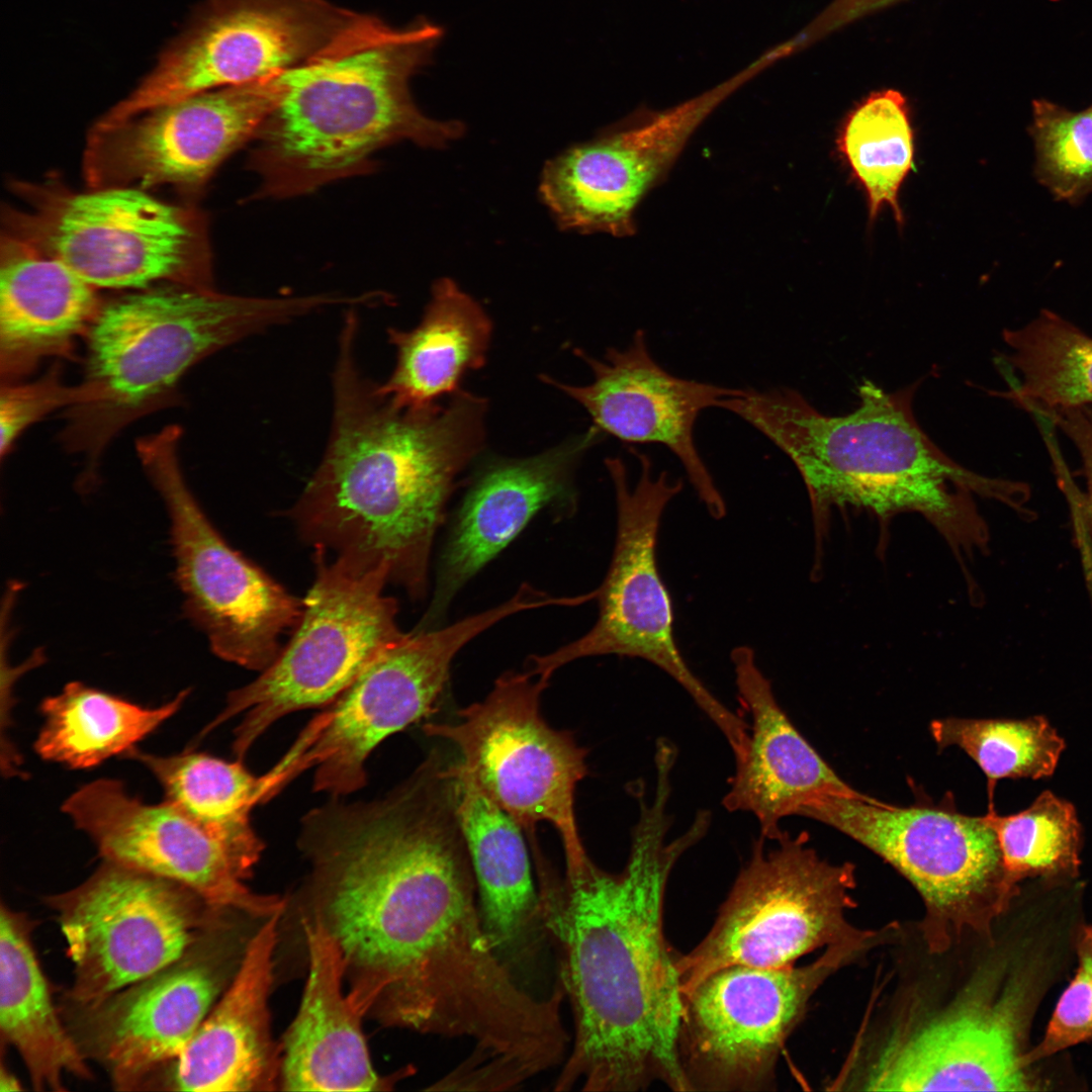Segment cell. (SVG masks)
<instances>
[{"mask_svg": "<svg viewBox=\"0 0 1092 1092\" xmlns=\"http://www.w3.org/2000/svg\"><path fill=\"white\" fill-rule=\"evenodd\" d=\"M189 690L156 708H145L80 681L67 684L40 705L43 725L34 742L44 760L90 768L125 754L182 707Z\"/></svg>", "mask_w": 1092, "mask_h": 1092, "instance_id": "33", "label": "cell"}, {"mask_svg": "<svg viewBox=\"0 0 1092 1092\" xmlns=\"http://www.w3.org/2000/svg\"><path fill=\"white\" fill-rule=\"evenodd\" d=\"M280 77L226 86L90 129L83 156L89 188L170 185L195 192L254 139L278 102Z\"/></svg>", "mask_w": 1092, "mask_h": 1092, "instance_id": "19", "label": "cell"}, {"mask_svg": "<svg viewBox=\"0 0 1092 1092\" xmlns=\"http://www.w3.org/2000/svg\"><path fill=\"white\" fill-rule=\"evenodd\" d=\"M1010 352L1000 371L1008 389L995 392L1030 412L1092 405V337L1042 309L1028 324L1003 331Z\"/></svg>", "mask_w": 1092, "mask_h": 1092, "instance_id": "34", "label": "cell"}, {"mask_svg": "<svg viewBox=\"0 0 1092 1092\" xmlns=\"http://www.w3.org/2000/svg\"><path fill=\"white\" fill-rule=\"evenodd\" d=\"M104 302L97 288L32 245L2 232L0 372L11 383L42 359L67 356Z\"/></svg>", "mask_w": 1092, "mask_h": 1092, "instance_id": "28", "label": "cell"}, {"mask_svg": "<svg viewBox=\"0 0 1092 1092\" xmlns=\"http://www.w3.org/2000/svg\"><path fill=\"white\" fill-rule=\"evenodd\" d=\"M47 902L73 963L64 1004L73 1007L95 1005L174 964L232 911L180 883L108 860Z\"/></svg>", "mask_w": 1092, "mask_h": 1092, "instance_id": "12", "label": "cell"}, {"mask_svg": "<svg viewBox=\"0 0 1092 1092\" xmlns=\"http://www.w3.org/2000/svg\"><path fill=\"white\" fill-rule=\"evenodd\" d=\"M180 429L170 426L138 443L143 467L170 520L175 575L188 618L219 658L262 671L293 631L303 600L232 548L206 517L183 476Z\"/></svg>", "mask_w": 1092, "mask_h": 1092, "instance_id": "13", "label": "cell"}, {"mask_svg": "<svg viewBox=\"0 0 1092 1092\" xmlns=\"http://www.w3.org/2000/svg\"><path fill=\"white\" fill-rule=\"evenodd\" d=\"M62 810L103 860L180 883L211 906L256 918L283 913L286 900L245 885L221 845L171 802L148 804L114 779L82 786Z\"/></svg>", "mask_w": 1092, "mask_h": 1092, "instance_id": "22", "label": "cell"}, {"mask_svg": "<svg viewBox=\"0 0 1092 1092\" xmlns=\"http://www.w3.org/2000/svg\"><path fill=\"white\" fill-rule=\"evenodd\" d=\"M1048 418L1070 439L1080 455L1086 483L1084 492L1074 485L1065 461L1057 462L1054 468L1062 488L1076 508L1075 514L1082 519L1086 541L1092 547V406L1059 408L1049 412Z\"/></svg>", "mask_w": 1092, "mask_h": 1092, "instance_id": "41", "label": "cell"}, {"mask_svg": "<svg viewBox=\"0 0 1092 1092\" xmlns=\"http://www.w3.org/2000/svg\"><path fill=\"white\" fill-rule=\"evenodd\" d=\"M457 819L471 859L484 929L515 974L547 934L522 827L459 762L452 763Z\"/></svg>", "mask_w": 1092, "mask_h": 1092, "instance_id": "29", "label": "cell"}, {"mask_svg": "<svg viewBox=\"0 0 1092 1092\" xmlns=\"http://www.w3.org/2000/svg\"><path fill=\"white\" fill-rule=\"evenodd\" d=\"M640 473L630 485L624 462L605 460L613 482L617 530L612 560L597 588L598 619L580 638L530 658L532 675L550 679L555 670L579 658L602 655L645 660L673 679L721 731L732 751L748 737V722L719 701L694 673L674 634V612L657 561L660 523L684 488L666 471L655 475L650 458L633 450Z\"/></svg>", "mask_w": 1092, "mask_h": 1092, "instance_id": "8", "label": "cell"}, {"mask_svg": "<svg viewBox=\"0 0 1092 1092\" xmlns=\"http://www.w3.org/2000/svg\"><path fill=\"white\" fill-rule=\"evenodd\" d=\"M442 36L425 18L393 27L361 15L320 55L280 74V98L248 160L260 178L257 194H306L366 172L371 156L393 143L442 148L461 136V122L426 116L410 92Z\"/></svg>", "mask_w": 1092, "mask_h": 1092, "instance_id": "5", "label": "cell"}, {"mask_svg": "<svg viewBox=\"0 0 1092 1092\" xmlns=\"http://www.w3.org/2000/svg\"><path fill=\"white\" fill-rule=\"evenodd\" d=\"M230 931L223 923L174 964L95 1005H64L81 1052L115 1089H148L185 1050L240 965Z\"/></svg>", "mask_w": 1092, "mask_h": 1092, "instance_id": "18", "label": "cell"}, {"mask_svg": "<svg viewBox=\"0 0 1092 1092\" xmlns=\"http://www.w3.org/2000/svg\"><path fill=\"white\" fill-rule=\"evenodd\" d=\"M492 323L482 306L449 278L438 280L418 326L390 328L396 362L378 390L400 407L422 408L459 390L463 376L485 363Z\"/></svg>", "mask_w": 1092, "mask_h": 1092, "instance_id": "31", "label": "cell"}, {"mask_svg": "<svg viewBox=\"0 0 1092 1092\" xmlns=\"http://www.w3.org/2000/svg\"><path fill=\"white\" fill-rule=\"evenodd\" d=\"M521 610L520 601L511 598L447 627L414 630L387 646L280 761L287 782L315 766L317 792L342 796L362 788L365 762L375 747L435 710L457 652Z\"/></svg>", "mask_w": 1092, "mask_h": 1092, "instance_id": "15", "label": "cell"}, {"mask_svg": "<svg viewBox=\"0 0 1092 1092\" xmlns=\"http://www.w3.org/2000/svg\"><path fill=\"white\" fill-rule=\"evenodd\" d=\"M667 800H640L630 854L617 874L590 858L558 876L531 845L547 935L558 951V980L569 999L573 1039L554 1091L636 1092L661 1083L691 1092L677 1051L682 989L664 934L668 879L707 832L696 816L667 842Z\"/></svg>", "mask_w": 1092, "mask_h": 1092, "instance_id": "2", "label": "cell"}, {"mask_svg": "<svg viewBox=\"0 0 1092 1092\" xmlns=\"http://www.w3.org/2000/svg\"><path fill=\"white\" fill-rule=\"evenodd\" d=\"M901 0H832L799 38L811 43Z\"/></svg>", "mask_w": 1092, "mask_h": 1092, "instance_id": "42", "label": "cell"}, {"mask_svg": "<svg viewBox=\"0 0 1092 1092\" xmlns=\"http://www.w3.org/2000/svg\"><path fill=\"white\" fill-rule=\"evenodd\" d=\"M918 384L888 392L863 381L858 405L842 416L821 413L788 387L743 389L718 407L749 424L792 460L807 488L818 536L833 509H862L881 518L913 512L957 552L986 550L989 532L975 496L1022 512L1028 487L978 474L939 449L913 412Z\"/></svg>", "mask_w": 1092, "mask_h": 1092, "instance_id": "4", "label": "cell"}, {"mask_svg": "<svg viewBox=\"0 0 1092 1092\" xmlns=\"http://www.w3.org/2000/svg\"><path fill=\"white\" fill-rule=\"evenodd\" d=\"M1029 1005L1021 979L983 984L946 1010L904 1028L878 1051L861 1084L874 1091H1027L1023 1064Z\"/></svg>", "mask_w": 1092, "mask_h": 1092, "instance_id": "20", "label": "cell"}, {"mask_svg": "<svg viewBox=\"0 0 1092 1092\" xmlns=\"http://www.w3.org/2000/svg\"><path fill=\"white\" fill-rule=\"evenodd\" d=\"M314 580L302 615L275 660L250 684L229 694L226 705L199 739L244 714L233 749L244 758L256 740L287 714L333 703L387 646L405 636L398 605L384 595V568L364 569L315 549Z\"/></svg>", "mask_w": 1092, "mask_h": 1092, "instance_id": "9", "label": "cell"}, {"mask_svg": "<svg viewBox=\"0 0 1092 1092\" xmlns=\"http://www.w3.org/2000/svg\"><path fill=\"white\" fill-rule=\"evenodd\" d=\"M836 148L867 196L870 219L890 207L902 223L899 193L915 157L906 97L892 88L870 93L843 119Z\"/></svg>", "mask_w": 1092, "mask_h": 1092, "instance_id": "35", "label": "cell"}, {"mask_svg": "<svg viewBox=\"0 0 1092 1092\" xmlns=\"http://www.w3.org/2000/svg\"><path fill=\"white\" fill-rule=\"evenodd\" d=\"M575 353L590 368V383L571 385L547 375L541 380L579 403L598 431L627 443L665 446L681 463L709 515L723 519L726 503L700 455L694 430L704 410L743 389L670 374L652 357L642 330L627 347L609 348L602 358L582 350Z\"/></svg>", "mask_w": 1092, "mask_h": 1092, "instance_id": "23", "label": "cell"}, {"mask_svg": "<svg viewBox=\"0 0 1092 1092\" xmlns=\"http://www.w3.org/2000/svg\"><path fill=\"white\" fill-rule=\"evenodd\" d=\"M335 294L245 297L160 284L104 302L86 335L94 400L73 407V445L99 453L119 431L168 398L180 378L211 354L327 305Z\"/></svg>", "mask_w": 1092, "mask_h": 1092, "instance_id": "6", "label": "cell"}, {"mask_svg": "<svg viewBox=\"0 0 1092 1092\" xmlns=\"http://www.w3.org/2000/svg\"><path fill=\"white\" fill-rule=\"evenodd\" d=\"M1034 142V176L1056 200L1080 204L1092 193V104L1071 111L1046 99L1032 101L1027 128Z\"/></svg>", "mask_w": 1092, "mask_h": 1092, "instance_id": "38", "label": "cell"}, {"mask_svg": "<svg viewBox=\"0 0 1092 1092\" xmlns=\"http://www.w3.org/2000/svg\"><path fill=\"white\" fill-rule=\"evenodd\" d=\"M997 835L1004 867L1017 884L1025 878H1074L1080 867L1082 826L1075 807L1051 791L1025 810L986 814Z\"/></svg>", "mask_w": 1092, "mask_h": 1092, "instance_id": "37", "label": "cell"}, {"mask_svg": "<svg viewBox=\"0 0 1092 1092\" xmlns=\"http://www.w3.org/2000/svg\"><path fill=\"white\" fill-rule=\"evenodd\" d=\"M737 696L750 717L748 742L734 758L735 768L722 805L751 814L768 841L785 831L781 821L805 811L827 795L864 797L843 782L804 738L779 704L753 648L732 649Z\"/></svg>", "mask_w": 1092, "mask_h": 1092, "instance_id": "25", "label": "cell"}, {"mask_svg": "<svg viewBox=\"0 0 1092 1092\" xmlns=\"http://www.w3.org/2000/svg\"><path fill=\"white\" fill-rule=\"evenodd\" d=\"M361 15L326 0H204L100 121L114 125L205 91L278 76L320 55Z\"/></svg>", "mask_w": 1092, "mask_h": 1092, "instance_id": "14", "label": "cell"}, {"mask_svg": "<svg viewBox=\"0 0 1092 1092\" xmlns=\"http://www.w3.org/2000/svg\"><path fill=\"white\" fill-rule=\"evenodd\" d=\"M1076 950V974L1061 995L1041 1040L1024 1054L1026 1068L1092 1039V926L1080 928Z\"/></svg>", "mask_w": 1092, "mask_h": 1092, "instance_id": "39", "label": "cell"}, {"mask_svg": "<svg viewBox=\"0 0 1092 1092\" xmlns=\"http://www.w3.org/2000/svg\"><path fill=\"white\" fill-rule=\"evenodd\" d=\"M21 1089L22 1087L17 1078L7 1067H5L4 1063H2L0 1069V1091H19Z\"/></svg>", "mask_w": 1092, "mask_h": 1092, "instance_id": "43", "label": "cell"}, {"mask_svg": "<svg viewBox=\"0 0 1092 1092\" xmlns=\"http://www.w3.org/2000/svg\"><path fill=\"white\" fill-rule=\"evenodd\" d=\"M10 186L22 204L2 209V232L60 260L97 289L213 288L200 210L133 187L76 191L57 179Z\"/></svg>", "mask_w": 1092, "mask_h": 1092, "instance_id": "7", "label": "cell"}, {"mask_svg": "<svg viewBox=\"0 0 1092 1092\" xmlns=\"http://www.w3.org/2000/svg\"><path fill=\"white\" fill-rule=\"evenodd\" d=\"M94 399L93 390L83 381L70 386L54 369L30 383H7L0 393V453L4 457L18 436L31 424L55 410L89 404Z\"/></svg>", "mask_w": 1092, "mask_h": 1092, "instance_id": "40", "label": "cell"}, {"mask_svg": "<svg viewBox=\"0 0 1092 1092\" xmlns=\"http://www.w3.org/2000/svg\"><path fill=\"white\" fill-rule=\"evenodd\" d=\"M600 432L593 427L547 451L489 463L469 488L449 535L429 609L416 629H432L456 594L543 508L572 494V473Z\"/></svg>", "mask_w": 1092, "mask_h": 1092, "instance_id": "26", "label": "cell"}, {"mask_svg": "<svg viewBox=\"0 0 1092 1092\" xmlns=\"http://www.w3.org/2000/svg\"><path fill=\"white\" fill-rule=\"evenodd\" d=\"M283 913L266 918L240 965L185 1050L148 1089L196 1092L272 1091L280 1084L281 1050L268 999Z\"/></svg>", "mask_w": 1092, "mask_h": 1092, "instance_id": "24", "label": "cell"}, {"mask_svg": "<svg viewBox=\"0 0 1092 1092\" xmlns=\"http://www.w3.org/2000/svg\"><path fill=\"white\" fill-rule=\"evenodd\" d=\"M308 976L297 1014L281 1044V1088L286 1091H379L413 1074L374 1070L362 1031L364 1017L344 990L341 949L314 916L302 921Z\"/></svg>", "mask_w": 1092, "mask_h": 1092, "instance_id": "27", "label": "cell"}, {"mask_svg": "<svg viewBox=\"0 0 1092 1092\" xmlns=\"http://www.w3.org/2000/svg\"><path fill=\"white\" fill-rule=\"evenodd\" d=\"M124 756L142 763L174 804L217 841L244 880L249 879L264 850L251 824V810L271 797L267 777L251 774L242 759L228 761L185 751L158 755L129 749Z\"/></svg>", "mask_w": 1092, "mask_h": 1092, "instance_id": "32", "label": "cell"}, {"mask_svg": "<svg viewBox=\"0 0 1092 1092\" xmlns=\"http://www.w3.org/2000/svg\"><path fill=\"white\" fill-rule=\"evenodd\" d=\"M775 841L770 849L760 835L753 841L712 928L678 954L682 993L724 967L783 968L825 944L859 946L868 938L844 917L853 906L854 867L819 857L805 833L785 831Z\"/></svg>", "mask_w": 1092, "mask_h": 1092, "instance_id": "11", "label": "cell"}, {"mask_svg": "<svg viewBox=\"0 0 1092 1092\" xmlns=\"http://www.w3.org/2000/svg\"><path fill=\"white\" fill-rule=\"evenodd\" d=\"M346 314L323 459L290 511L300 537L351 564L384 568L414 600L428 589L435 535L461 471L481 451L487 402L459 389L445 404L400 407L360 370Z\"/></svg>", "mask_w": 1092, "mask_h": 1092, "instance_id": "3", "label": "cell"}, {"mask_svg": "<svg viewBox=\"0 0 1092 1092\" xmlns=\"http://www.w3.org/2000/svg\"><path fill=\"white\" fill-rule=\"evenodd\" d=\"M853 949L829 946L802 968L728 966L684 992L677 1051L691 1092L772 1090L779 1055L809 998Z\"/></svg>", "mask_w": 1092, "mask_h": 1092, "instance_id": "17", "label": "cell"}, {"mask_svg": "<svg viewBox=\"0 0 1092 1092\" xmlns=\"http://www.w3.org/2000/svg\"><path fill=\"white\" fill-rule=\"evenodd\" d=\"M529 671L506 672L487 697L459 711L457 723H427L428 736L457 748L461 763L483 791L527 833L550 823L560 836L565 866L587 855L574 811L577 784L586 776V750L568 731L549 726L540 697L549 680Z\"/></svg>", "mask_w": 1092, "mask_h": 1092, "instance_id": "16", "label": "cell"}, {"mask_svg": "<svg viewBox=\"0 0 1092 1092\" xmlns=\"http://www.w3.org/2000/svg\"><path fill=\"white\" fill-rule=\"evenodd\" d=\"M726 90L663 112L630 117L551 159L539 192L560 229L615 237L635 231L634 212L665 177Z\"/></svg>", "mask_w": 1092, "mask_h": 1092, "instance_id": "21", "label": "cell"}, {"mask_svg": "<svg viewBox=\"0 0 1092 1092\" xmlns=\"http://www.w3.org/2000/svg\"><path fill=\"white\" fill-rule=\"evenodd\" d=\"M32 922L0 907L1 1043L21 1057L36 1091L66 1090L63 1076L91 1080L87 1059L58 1011L31 939Z\"/></svg>", "mask_w": 1092, "mask_h": 1092, "instance_id": "30", "label": "cell"}, {"mask_svg": "<svg viewBox=\"0 0 1092 1092\" xmlns=\"http://www.w3.org/2000/svg\"><path fill=\"white\" fill-rule=\"evenodd\" d=\"M940 748L957 746L985 774L990 803L1001 779L1051 777L1066 748L1065 740L1044 716L1025 719L944 718L930 723Z\"/></svg>", "mask_w": 1092, "mask_h": 1092, "instance_id": "36", "label": "cell"}, {"mask_svg": "<svg viewBox=\"0 0 1092 1092\" xmlns=\"http://www.w3.org/2000/svg\"><path fill=\"white\" fill-rule=\"evenodd\" d=\"M803 817L835 828L881 856L919 892L931 948L967 928L989 931L1017 890L987 815L953 804L893 806L872 797L827 795Z\"/></svg>", "mask_w": 1092, "mask_h": 1092, "instance_id": "10", "label": "cell"}, {"mask_svg": "<svg viewBox=\"0 0 1092 1092\" xmlns=\"http://www.w3.org/2000/svg\"><path fill=\"white\" fill-rule=\"evenodd\" d=\"M314 914L337 941L353 1006L389 1027L473 1043L514 1062L547 1030L533 995L484 929L452 776L427 759L380 799L330 802L302 819Z\"/></svg>", "mask_w": 1092, "mask_h": 1092, "instance_id": "1", "label": "cell"}]
</instances>
